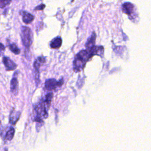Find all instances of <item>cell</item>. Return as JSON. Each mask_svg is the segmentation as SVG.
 Listing matches in <instances>:
<instances>
[{"mask_svg":"<svg viewBox=\"0 0 151 151\" xmlns=\"http://www.w3.org/2000/svg\"><path fill=\"white\" fill-rule=\"evenodd\" d=\"M45 6V5L44 4H40V5H38V6H37L35 8V10H38V11L42 10V9H44Z\"/></svg>","mask_w":151,"mask_h":151,"instance_id":"obj_16","label":"cell"},{"mask_svg":"<svg viewBox=\"0 0 151 151\" xmlns=\"http://www.w3.org/2000/svg\"><path fill=\"white\" fill-rule=\"evenodd\" d=\"M10 89L11 91L14 95H17L18 94V82L17 78L14 76L11 81V85H10Z\"/></svg>","mask_w":151,"mask_h":151,"instance_id":"obj_8","label":"cell"},{"mask_svg":"<svg viewBox=\"0 0 151 151\" xmlns=\"http://www.w3.org/2000/svg\"><path fill=\"white\" fill-rule=\"evenodd\" d=\"M52 97H53L52 93H49L45 96V99L43 100V102H44V104H45V107H47V109H48V108L50 106Z\"/></svg>","mask_w":151,"mask_h":151,"instance_id":"obj_12","label":"cell"},{"mask_svg":"<svg viewBox=\"0 0 151 151\" xmlns=\"http://www.w3.org/2000/svg\"><path fill=\"white\" fill-rule=\"evenodd\" d=\"M14 134H15V129L13 127H10L6 133V136H5L6 139L9 141L13 139Z\"/></svg>","mask_w":151,"mask_h":151,"instance_id":"obj_13","label":"cell"},{"mask_svg":"<svg viewBox=\"0 0 151 151\" xmlns=\"http://www.w3.org/2000/svg\"><path fill=\"white\" fill-rule=\"evenodd\" d=\"M96 37V33L94 32H93L90 38H89L88 39V40L86 44V47L87 49L91 48L92 47H93L94 46Z\"/></svg>","mask_w":151,"mask_h":151,"instance_id":"obj_11","label":"cell"},{"mask_svg":"<svg viewBox=\"0 0 151 151\" xmlns=\"http://www.w3.org/2000/svg\"></svg>","mask_w":151,"mask_h":151,"instance_id":"obj_19","label":"cell"},{"mask_svg":"<svg viewBox=\"0 0 151 151\" xmlns=\"http://www.w3.org/2000/svg\"><path fill=\"white\" fill-rule=\"evenodd\" d=\"M32 34L29 28L23 26L21 28V39L24 45L29 49L32 44Z\"/></svg>","mask_w":151,"mask_h":151,"instance_id":"obj_2","label":"cell"},{"mask_svg":"<svg viewBox=\"0 0 151 151\" xmlns=\"http://www.w3.org/2000/svg\"><path fill=\"white\" fill-rule=\"evenodd\" d=\"M21 113L19 111H16L14 109L11 112L9 116V122L12 124H15L20 117Z\"/></svg>","mask_w":151,"mask_h":151,"instance_id":"obj_9","label":"cell"},{"mask_svg":"<svg viewBox=\"0 0 151 151\" xmlns=\"http://www.w3.org/2000/svg\"><path fill=\"white\" fill-rule=\"evenodd\" d=\"M63 84V80L61 79L60 81H57L55 79H48L45 82V87L48 90H52L55 89L58 86H61Z\"/></svg>","mask_w":151,"mask_h":151,"instance_id":"obj_5","label":"cell"},{"mask_svg":"<svg viewBox=\"0 0 151 151\" xmlns=\"http://www.w3.org/2000/svg\"><path fill=\"white\" fill-rule=\"evenodd\" d=\"M62 44V39L60 37H57L53 39L50 43V47L52 48L57 49L61 47Z\"/></svg>","mask_w":151,"mask_h":151,"instance_id":"obj_10","label":"cell"},{"mask_svg":"<svg viewBox=\"0 0 151 151\" xmlns=\"http://www.w3.org/2000/svg\"><path fill=\"white\" fill-rule=\"evenodd\" d=\"M4 50H5V47H4V45L2 43L0 42V54H1V52L2 51H3Z\"/></svg>","mask_w":151,"mask_h":151,"instance_id":"obj_17","label":"cell"},{"mask_svg":"<svg viewBox=\"0 0 151 151\" xmlns=\"http://www.w3.org/2000/svg\"><path fill=\"white\" fill-rule=\"evenodd\" d=\"M1 124V121H0V125Z\"/></svg>","mask_w":151,"mask_h":151,"instance_id":"obj_18","label":"cell"},{"mask_svg":"<svg viewBox=\"0 0 151 151\" xmlns=\"http://www.w3.org/2000/svg\"><path fill=\"white\" fill-rule=\"evenodd\" d=\"M104 48L103 46H94L91 48L86 50H81L76 56L73 62V69L75 72H78L82 70L87 61L94 55L100 57L103 55Z\"/></svg>","mask_w":151,"mask_h":151,"instance_id":"obj_1","label":"cell"},{"mask_svg":"<svg viewBox=\"0 0 151 151\" xmlns=\"http://www.w3.org/2000/svg\"><path fill=\"white\" fill-rule=\"evenodd\" d=\"M12 0H0V8H4L9 5Z\"/></svg>","mask_w":151,"mask_h":151,"instance_id":"obj_15","label":"cell"},{"mask_svg":"<svg viewBox=\"0 0 151 151\" xmlns=\"http://www.w3.org/2000/svg\"><path fill=\"white\" fill-rule=\"evenodd\" d=\"M123 12L129 15V18L132 19L134 16V6L130 2H125L122 6Z\"/></svg>","mask_w":151,"mask_h":151,"instance_id":"obj_4","label":"cell"},{"mask_svg":"<svg viewBox=\"0 0 151 151\" xmlns=\"http://www.w3.org/2000/svg\"><path fill=\"white\" fill-rule=\"evenodd\" d=\"M44 63H45V58L43 57V56H40L35 60L34 63V67L35 69V79L37 84H38L40 82L39 69L41 65L42 64Z\"/></svg>","mask_w":151,"mask_h":151,"instance_id":"obj_3","label":"cell"},{"mask_svg":"<svg viewBox=\"0 0 151 151\" xmlns=\"http://www.w3.org/2000/svg\"><path fill=\"white\" fill-rule=\"evenodd\" d=\"M9 50L15 54H19L20 53V50L18 48L15 44H11L9 46Z\"/></svg>","mask_w":151,"mask_h":151,"instance_id":"obj_14","label":"cell"},{"mask_svg":"<svg viewBox=\"0 0 151 151\" xmlns=\"http://www.w3.org/2000/svg\"><path fill=\"white\" fill-rule=\"evenodd\" d=\"M20 13L22 15L23 22L26 24H30L34 19V17L32 14L27 11H22Z\"/></svg>","mask_w":151,"mask_h":151,"instance_id":"obj_7","label":"cell"},{"mask_svg":"<svg viewBox=\"0 0 151 151\" xmlns=\"http://www.w3.org/2000/svg\"><path fill=\"white\" fill-rule=\"evenodd\" d=\"M2 62L5 67L6 71L14 70L17 67V65L8 57H4Z\"/></svg>","mask_w":151,"mask_h":151,"instance_id":"obj_6","label":"cell"}]
</instances>
